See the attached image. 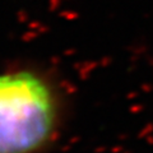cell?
I'll return each mask as SVG.
<instances>
[{
	"instance_id": "1",
	"label": "cell",
	"mask_w": 153,
	"mask_h": 153,
	"mask_svg": "<svg viewBox=\"0 0 153 153\" xmlns=\"http://www.w3.org/2000/svg\"><path fill=\"white\" fill-rule=\"evenodd\" d=\"M69 93L47 66H0V153H47L68 123Z\"/></svg>"
}]
</instances>
